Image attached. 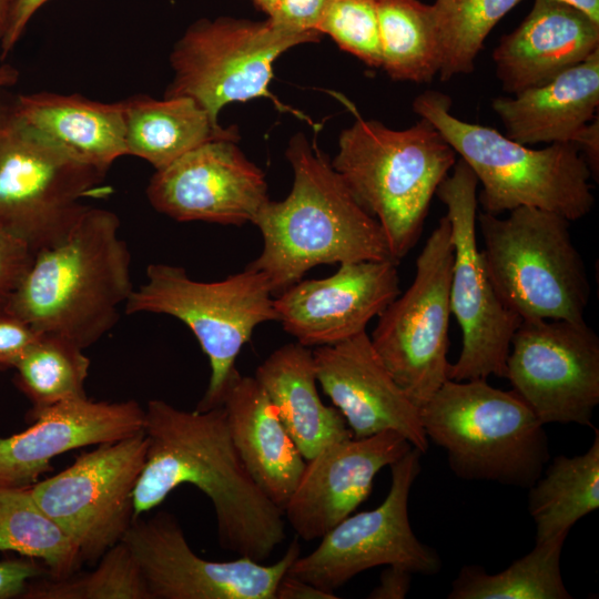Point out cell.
Here are the masks:
<instances>
[{"label": "cell", "instance_id": "obj_1", "mask_svg": "<svg viewBox=\"0 0 599 599\" xmlns=\"http://www.w3.org/2000/svg\"><path fill=\"white\" fill-rule=\"evenodd\" d=\"M142 429L148 445L133 493L134 520L190 484L212 501L223 549L263 562L286 539L283 510L248 473L222 406L187 412L151 399Z\"/></svg>", "mask_w": 599, "mask_h": 599}, {"label": "cell", "instance_id": "obj_2", "mask_svg": "<svg viewBox=\"0 0 599 599\" xmlns=\"http://www.w3.org/2000/svg\"><path fill=\"white\" fill-rule=\"evenodd\" d=\"M285 155L292 189L281 201L268 200L255 217L263 246L246 266L266 275L274 296L318 265L394 260L376 219L315 142L297 133Z\"/></svg>", "mask_w": 599, "mask_h": 599}, {"label": "cell", "instance_id": "obj_3", "mask_svg": "<svg viewBox=\"0 0 599 599\" xmlns=\"http://www.w3.org/2000/svg\"><path fill=\"white\" fill-rule=\"evenodd\" d=\"M115 213L89 206L60 243L34 254L7 314L37 334L85 349L119 319L133 292L131 254Z\"/></svg>", "mask_w": 599, "mask_h": 599}, {"label": "cell", "instance_id": "obj_4", "mask_svg": "<svg viewBox=\"0 0 599 599\" xmlns=\"http://www.w3.org/2000/svg\"><path fill=\"white\" fill-rule=\"evenodd\" d=\"M456 152L426 119L394 130L357 115L331 161L358 203L380 225L399 263L423 231L433 196L456 163Z\"/></svg>", "mask_w": 599, "mask_h": 599}, {"label": "cell", "instance_id": "obj_5", "mask_svg": "<svg viewBox=\"0 0 599 599\" xmlns=\"http://www.w3.org/2000/svg\"><path fill=\"white\" fill-rule=\"evenodd\" d=\"M451 99L426 90L413 110L428 120L470 167L481 184V211L500 215L520 206L557 213L569 222L586 216L595 204L591 171L572 142L542 149L520 144L497 130L451 114Z\"/></svg>", "mask_w": 599, "mask_h": 599}, {"label": "cell", "instance_id": "obj_6", "mask_svg": "<svg viewBox=\"0 0 599 599\" xmlns=\"http://www.w3.org/2000/svg\"><path fill=\"white\" fill-rule=\"evenodd\" d=\"M419 414L459 478L529 488L549 461L545 425L512 389L486 378L447 379Z\"/></svg>", "mask_w": 599, "mask_h": 599}, {"label": "cell", "instance_id": "obj_7", "mask_svg": "<svg viewBox=\"0 0 599 599\" xmlns=\"http://www.w3.org/2000/svg\"><path fill=\"white\" fill-rule=\"evenodd\" d=\"M481 256L501 302L521 319L582 321L590 284L564 216L520 206L477 213Z\"/></svg>", "mask_w": 599, "mask_h": 599}, {"label": "cell", "instance_id": "obj_8", "mask_svg": "<svg viewBox=\"0 0 599 599\" xmlns=\"http://www.w3.org/2000/svg\"><path fill=\"white\" fill-rule=\"evenodd\" d=\"M106 171L83 163L44 138L0 99V226L35 254L60 243L90 205L111 193Z\"/></svg>", "mask_w": 599, "mask_h": 599}, {"label": "cell", "instance_id": "obj_9", "mask_svg": "<svg viewBox=\"0 0 599 599\" xmlns=\"http://www.w3.org/2000/svg\"><path fill=\"white\" fill-rule=\"evenodd\" d=\"M273 290L266 275L245 267L222 281L192 280L183 267L153 263L146 281L124 304L126 314L155 313L184 323L207 356L209 385L196 409L222 405L227 386L238 373L235 362L254 329L277 321Z\"/></svg>", "mask_w": 599, "mask_h": 599}, {"label": "cell", "instance_id": "obj_10", "mask_svg": "<svg viewBox=\"0 0 599 599\" xmlns=\"http://www.w3.org/2000/svg\"><path fill=\"white\" fill-rule=\"evenodd\" d=\"M321 38L291 31L268 18L199 19L173 45V78L164 97L192 98L219 123L226 104L270 95L273 64L280 55Z\"/></svg>", "mask_w": 599, "mask_h": 599}, {"label": "cell", "instance_id": "obj_11", "mask_svg": "<svg viewBox=\"0 0 599 599\" xmlns=\"http://www.w3.org/2000/svg\"><path fill=\"white\" fill-rule=\"evenodd\" d=\"M453 260L450 222L445 215L416 260L412 284L383 311L369 335L383 364L418 408L449 379Z\"/></svg>", "mask_w": 599, "mask_h": 599}, {"label": "cell", "instance_id": "obj_12", "mask_svg": "<svg viewBox=\"0 0 599 599\" xmlns=\"http://www.w3.org/2000/svg\"><path fill=\"white\" fill-rule=\"evenodd\" d=\"M478 181L460 159L438 186L450 222L454 260L449 301L461 331V349L448 378H506L511 338L521 318L499 298L477 243Z\"/></svg>", "mask_w": 599, "mask_h": 599}, {"label": "cell", "instance_id": "obj_13", "mask_svg": "<svg viewBox=\"0 0 599 599\" xmlns=\"http://www.w3.org/2000/svg\"><path fill=\"white\" fill-rule=\"evenodd\" d=\"M143 429L98 445L57 475L30 487L37 504L95 565L134 521L133 493L146 454Z\"/></svg>", "mask_w": 599, "mask_h": 599}, {"label": "cell", "instance_id": "obj_14", "mask_svg": "<svg viewBox=\"0 0 599 599\" xmlns=\"http://www.w3.org/2000/svg\"><path fill=\"white\" fill-rule=\"evenodd\" d=\"M422 455L413 447L392 464V483L384 501L373 510L344 518L309 555L298 556L287 573L335 592L359 572L377 566H398L413 573L438 572L439 556L416 537L408 517L409 493L422 469Z\"/></svg>", "mask_w": 599, "mask_h": 599}, {"label": "cell", "instance_id": "obj_15", "mask_svg": "<svg viewBox=\"0 0 599 599\" xmlns=\"http://www.w3.org/2000/svg\"><path fill=\"white\" fill-rule=\"evenodd\" d=\"M506 378L544 425L595 428L599 337L585 319H521L511 338Z\"/></svg>", "mask_w": 599, "mask_h": 599}, {"label": "cell", "instance_id": "obj_16", "mask_svg": "<svg viewBox=\"0 0 599 599\" xmlns=\"http://www.w3.org/2000/svg\"><path fill=\"white\" fill-rule=\"evenodd\" d=\"M122 541L139 564L152 599H275L280 580L300 556L295 538L273 565L247 557L213 561L190 547L176 518H136Z\"/></svg>", "mask_w": 599, "mask_h": 599}, {"label": "cell", "instance_id": "obj_17", "mask_svg": "<svg viewBox=\"0 0 599 599\" xmlns=\"http://www.w3.org/2000/svg\"><path fill=\"white\" fill-rule=\"evenodd\" d=\"M236 143L212 140L155 170L145 191L150 204L179 222L253 224L270 200L267 183Z\"/></svg>", "mask_w": 599, "mask_h": 599}, {"label": "cell", "instance_id": "obj_18", "mask_svg": "<svg viewBox=\"0 0 599 599\" xmlns=\"http://www.w3.org/2000/svg\"><path fill=\"white\" fill-rule=\"evenodd\" d=\"M397 265L358 261L339 264L328 277L301 280L274 297L277 321L306 347L355 337L400 294Z\"/></svg>", "mask_w": 599, "mask_h": 599}, {"label": "cell", "instance_id": "obj_19", "mask_svg": "<svg viewBox=\"0 0 599 599\" xmlns=\"http://www.w3.org/2000/svg\"><path fill=\"white\" fill-rule=\"evenodd\" d=\"M412 448L394 430L349 437L324 447L306 460L283 515L298 538H322L366 500L377 473Z\"/></svg>", "mask_w": 599, "mask_h": 599}, {"label": "cell", "instance_id": "obj_20", "mask_svg": "<svg viewBox=\"0 0 599 599\" xmlns=\"http://www.w3.org/2000/svg\"><path fill=\"white\" fill-rule=\"evenodd\" d=\"M317 383L345 418L354 438L384 430L403 435L425 454L419 408L395 382L364 332L313 349Z\"/></svg>", "mask_w": 599, "mask_h": 599}, {"label": "cell", "instance_id": "obj_21", "mask_svg": "<svg viewBox=\"0 0 599 599\" xmlns=\"http://www.w3.org/2000/svg\"><path fill=\"white\" fill-rule=\"evenodd\" d=\"M31 425L0 437V487L27 488L52 470L51 460L67 451L115 441L143 428L144 408L135 400L63 402L28 412Z\"/></svg>", "mask_w": 599, "mask_h": 599}, {"label": "cell", "instance_id": "obj_22", "mask_svg": "<svg viewBox=\"0 0 599 599\" xmlns=\"http://www.w3.org/2000/svg\"><path fill=\"white\" fill-rule=\"evenodd\" d=\"M599 51V23L556 0H535L522 22L493 52L507 93L542 85Z\"/></svg>", "mask_w": 599, "mask_h": 599}, {"label": "cell", "instance_id": "obj_23", "mask_svg": "<svg viewBox=\"0 0 599 599\" xmlns=\"http://www.w3.org/2000/svg\"><path fill=\"white\" fill-rule=\"evenodd\" d=\"M233 444L248 473L282 510L295 489L306 460L255 377L240 372L227 386L222 405Z\"/></svg>", "mask_w": 599, "mask_h": 599}, {"label": "cell", "instance_id": "obj_24", "mask_svg": "<svg viewBox=\"0 0 599 599\" xmlns=\"http://www.w3.org/2000/svg\"><path fill=\"white\" fill-rule=\"evenodd\" d=\"M506 135L525 145L571 142L597 116L599 51L549 82L493 100Z\"/></svg>", "mask_w": 599, "mask_h": 599}, {"label": "cell", "instance_id": "obj_25", "mask_svg": "<svg viewBox=\"0 0 599 599\" xmlns=\"http://www.w3.org/2000/svg\"><path fill=\"white\" fill-rule=\"evenodd\" d=\"M20 116L72 158L109 171L128 155L123 102L40 91L12 99Z\"/></svg>", "mask_w": 599, "mask_h": 599}, {"label": "cell", "instance_id": "obj_26", "mask_svg": "<svg viewBox=\"0 0 599 599\" xmlns=\"http://www.w3.org/2000/svg\"><path fill=\"white\" fill-rule=\"evenodd\" d=\"M254 377L305 460L335 441L353 437L341 412L326 406L318 395L309 347L297 342L278 347L257 366Z\"/></svg>", "mask_w": 599, "mask_h": 599}, {"label": "cell", "instance_id": "obj_27", "mask_svg": "<svg viewBox=\"0 0 599 599\" xmlns=\"http://www.w3.org/2000/svg\"><path fill=\"white\" fill-rule=\"evenodd\" d=\"M123 102L128 155L138 156L160 170L216 139L238 140L236 126L214 122L192 98L154 99L135 94Z\"/></svg>", "mask_w": 599, "mask_h": 599}, {"label": "cell", "instance_id": "obj_28", "mask_svg": "<svg viewBox=\"0 0 599 599\" xmlns=\"http://www.w3.org/2000/svg\"><path fill=\"white\" fill-rule=\"evenodd\" d=\"M587 451L556 456L529 487L528 509L536 541L569 534L582 517L599 508V430Z\"/></svg>", "mask_w": 599, "mask_h": 599}, {"label": "cell", "instance_id": "obj_29", "mask_svg": "<svg viewBox=\"0 0 599 599\" xmlns=\"http://www.w3.org/2000/svg\"><path fill=\"white\" fill-rule=\"evenodd\" d=\"M380 68L396 81L429 83L441 53L432 4L419 0H378Z\"/></svg>", "mask_w": 599, "mask_h": 599}, {"label": "cell", "instance_id": "obj_30", "mask_svg": "<svg viewBox=\"0 0 599 599\" xmlns=\"http://www.w3.org/2000/svg\"><path fill=\"white\" fill-rule=\"evenodd\" d=\"M567 535L535 547L508 568L487 573L479 566H464L451 583L449 599H570L561 571L560 555Z\"/></svg>", "mask_w": 599, "mask_h": 599}, {"label": "cell", "instance_id": "obj_31", "mask_svg": "<svg viewBox=\"0 0 599 599\" xmlns=\"http://www.w3.org/2000/svg\"><path fill=\"white\" fill-rule=\"evenodd\" d=\"M0 551L42 560L51 579L68 578L83 564L75 542L37 504L30 487H0Z\"/></svg>", "mask_w": 599, "mask_h": 599}, {"label": "cell", "instance_id": "obj_32", "mask_svg": "<svg viewBox=\"0 0 599 599\" xmlns=\"http://www.w3.org/2000/svg\"><path fill=\"white\" fill-rule=\"evenodd\" d=\"M83 351L61 335H37L13 367V382L31 403L29 412L88 397L90 359Z\"/></svg>", "mask_w": 599, "mask_h": 599}, {"label": "cell", "instance_id": "obj_33", "mask_svg": "<svg viewBox=\"0 0 599 599\" xmlns=\"http://www.w3.org/2000/svg\"><path fill=\"white\" fill-rule=\"evenodd\" d=\"M521 0H435L439 44V78L469 74L494 27Z\"/></svg>", "mask_w": 599, "mask_h": 599}, {"label": "cell", "instance_id": "obj_34", "mask_svg": "<svg viewBox=\"0 0 599 599\" xmlns=\"http://www.w3.org/2000/svg\"><path fill=\"white\" fill-rule=\"evenodd\" d=\"M92 571L64 579L31 580L23 599H152L130 549L123 541L110 548Z\"/></svg>", "mask_w": 599, "mask_h": 599}, {"label": "cell", "instance_id": "obj_35", "mask_svg": "<svg viewBox=\"0 0 599 599\" xmlns=\"http://www.w3.org/2000/svg\"><path fill=\"white\" fill-rule=\"evenodd\" d=\"M378 0H331L317 30L369 68H380Z\"/></svg>", "mask_w": 599, "mask_h": 599}, {"label": "cell", "instance_id": "obj_36", "mask_svg": "<svg viewBox=\"0 0 599 599\" xmlns=\"http://www.w3.org/2000/svg\"><path fill=\"white\" fill-rule=\"evenodd\" d=\"M33 257V251L22 240L0 226V316L7 314Z\"/></svg>", "mask_w": 599, "mask_h": 599}, {"label": "cell", "instance_id": "obj_37", "mask_svg": "<svg viewBox=\"0 0 599 599\" xmlns=\"http://www.w3.org/2000/svg\"><path fill=\"white\" fill-rule=\"evenodd\" d=\"M331 0H278L276 24L300 33L318 34L317 27Z\"/></svg>", "mask_w": 599, "mask_h": 599}, {"label": "cell", "instance_id": "obj_38", "mask_svg": "<svg viewBox=\"0 0 599 599\" xmlns=\"http://www.w3.org/2000/svg\"><path fill=\"white\" fill-rule=\"evenodd\" d=\"M48 576V569L31 558L1 560L0 599L22 598L31 580Z\"/></svg>", "mask_w": 599, "mask_h": 599}, {"label": "cell", "instance_id": "obj_39", "mask_svg": "<svg viewBox=\"0 0 599 599\" xmlns=\"http://www.w3.org/2000/svg\"><path fill=\"white\" fill-rule=\"evenodd\" d=\"M37 335L19 319L8 314L0 316V370L13 368Z\"/></svg>", "mask_w": 599, "mask_h": 599}, {"label": "cell", "instance_id": "obj_40", "mask_svg": "<svg viewBox=\"0 0 599 599\" xmlns=\"http://www.w3.org/2000/svg\"><path fill=\"white\" fill-rule=\"evenodd\" d=\"M49 0H18L6 35L0 41V59L3 60L17 45L34 13Z\"/></svg>", "mask_w": 599, "mask_h": 599}, {"label": "cell", "instance_id": "obj_41", "mask_svg": "<svg viewBox=\"0 0 599 599\" xmlns=\"http://www.w3.org/2000/svg\"><path fill=\"white\" fill-rule=\"evenodd\" d=\"M413 572L398 567L387 566L379 577L378 585L369 592L370 599H404L412 585Z\"/></svg>", "mask_w": 599, "mask_h": 599}, {"label": "cell", "instance_id": "obj_42", "mask_svg": "<svg viewBox=\"0 0 599 599\" xmlns=\"http://www.w3.org/2000/svg\"><path fill=\"white\" fill-rule=\"evenodd\" d=\"M335 592L319 589L312 583L286 572L280 580L275 599H336Z\"/></svg>", "mask_w": 599, "mask_h": 599}, {"label": "cell", "instance_id": "obj_43", "mask_svg": "<svg viewBox=\"0 0 599 599\" xmlns=\"http://www.w3.org/2000/svg\"><path fill=\"white\" fill-rule=\"evenodd\" d=\"M586 160L592 177L598 180L599 173V121L596 116L585 125L571 141Z\"/></svg>", "mask_w": 599, "mask_h": 599}, {"label": "cell", "instance_id": "obj_44", "mask_svg": "<svg viewBox=\"0 0 599 599\" xmlns=\"http://www.w3.org/2000/svg\"><path fill=\"white\" fill-rule=\"evenodd\" d=\"M568 4L589 17L593 22L599 23V0H556Z\"/></svg>", "mask_w": 599, "mask_h": 599}, {"label": "cell", "instance_id": "obj_45", "mask_svg": "<svg viewBox=\"0 0 599 599\" xmlns=\"http://www.w3.org/2000/svg\"><path fill=\"white\" fill-rule=\"evenodd\" d=\"M19 77L20 73L18 69L9 63L2 62L0 59V99L3 97L2 94L6 90L16 85L19 81Z\"/></svg>", "mask_w": 599, "mask_h": 599}, {"label": "cell", "instance_id": "obj_46", "mask_svg": "<svg viewBox=\"0 0 599 599\" xmlns=\"http://www.w3.org/2000/svg\"><path fill=\"white\" fill-rule=\"evenodd\" d=\"M18 0H0V41L6 35Z\"/></svg>", "mask_w": 599, "mask_h": 599}, {"label": "cell", "instance_id": "obj_47", "mask_svg": "<svg viewBox=\"0 0 599 599\" xmlns=\"http://www.w3.org/2000/svg\"><path fill=\"white\" fill-rule=\"evenodd\" d=\"M253 3L266 14V18H273L277 11L278 0H252Z\"/></svg>", "mask_w": 599, "mask_h": 599}]
</instances>
